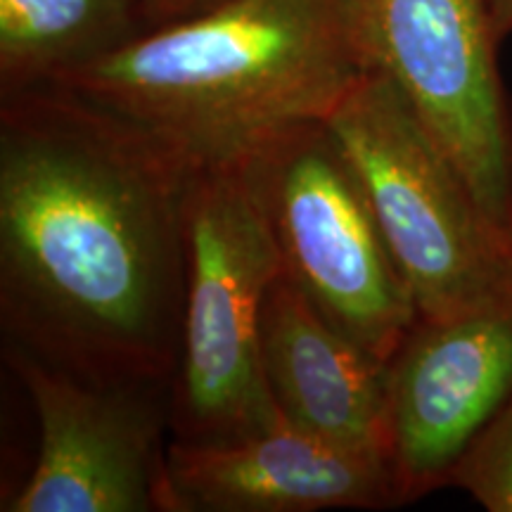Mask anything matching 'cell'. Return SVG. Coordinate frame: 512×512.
<instances>
[{"label":"cell","instance_id":"cell-7","mask_svg":"<svg viewBox=\"0 0 512 512\" xmlns=\"http://www.w3.org/2000/svg\"><path fill=\"white\" fill-rule=\"evenodd\" d=\"M38 418V458L5 512H166L171 384L88 380L3 347Z\"/></svg>","mask_w":512,"mask_h":512},{"label":"cell","instance_id":"cell-1","mask_svg":"<svg viewBox=\"0 0 512 512\" xmlns=\"http://www.w3.org/2000/svg\"><path fill=\"white\" fill-rule=\"evenodd\" d=\"M192 164L72 88L0 98L3 347L98 382H174Z\"/></svg>","mask_w":512,"mask_h":512},{"label":"cell","instance_id":"cell-10","mask_svg":"<svg viewBox=\"0 0 512 512\" xmlns=\"http://www.w3.org/2000/svg\"><path fill=\"white\" fill-rule=\"evenodd\" d=\"M261 366L287 425L387 460V363L332 328L283 273L261 309Z\"/></svg>","mask_w":512,"mask_h":512},{"label":"cell","instance_id":"cell-4","mask_svg":"<svg viewBox=\"0 0 512 512\" xmlns=\"http://www.w3.org/2000/svg\"><path fill=\"white\" fill-rule=\"evenodd\" d=\"M328 124L420 318H453L512 294V233L486 214L387 76L368 69Z\"/></svg>","mask_w":512,"mask_h":512},{"label":"cell","instance_id":"cell-12","mask_svg":"<svg viewBox=\"0 0 512 512\" xmlns=\"http://www.w3.org/2000/svg\"><path fill=\"white\" fill-rule=\"evenodd\" d=\"M448 486L463 489L489 512H512V396L467 446Z\"/></svg>","mask_w":512,"mask_h":512},{"label":"cell","instance_id":"cell-5","mask_svg":"<svg viewBox=\"0 0 512 512\" xmlns=\"http://www.w3.org/2000/svg\"><path fill=\"white\" fill-rule=\"evenodd\" d=\"M242 164L285 278L332 328L389 363L418 309L328 119L268 133Z\"/></svg>","mask_w":512,"mask_h":512},{"label":"cell","instance_id":"cell-2","mask_svg":"<svg viewBox=\"0 0 512 512\" xmlns=\"http://www.w3.org/2000/svg\"><path fill=\"white\" fill-rule=\"evenodd\" d=\"M366 72L344 0H221L53 83L197 166L247 155L278 128L328 119Z\"/></svg>","mask_w":512,"mask_h":512},{"label":"cell","instance_id":"cell-13","mask_svg":"<svg viewBox=\"0 0 512 512\" xmlns=\"http://www.w3.org/2000/svg\"><path fill=\"white\" fill-rule=\"evenodd\" d=\"M219 3L221 0H140L147 24L152 29L200 15V12L214 8Z\"/></svg>","mask_w":512,"mask_h":512},{"label":"cell","instance_id":"cell-9","mask_svg":"<svg viewBox=\"0 0 512 512\" xmlns=\"http://www.w3.org/2000/svg\"><path fill=\"white\" fill-rule=\"evenodd\" d=\"M392 467L280 422L228 444H178L166 456V512H318L396 508Z\"/></svg>","mask_w":512,"mask_h":512},{"label":"cell","instance_id":"cell-11","mask_svg":"<svg viewBox=\"0 0 512 512\" xmlns=\"http://www.w3.org/2000/svg\"><path fill=\"white\" fill-rule=\"evenodd\" d=\"M150 29L140 0H0V98L88 67Z\"/></svg>","mask_w":512,"mask_h":512},{"label":"cell","instance_id":"cell-6","mask_svg":"<svg viewBox=\"0 0 512 512\" xmlns=\"http://www.w3.org/2000/svg\"><path fill=\"white\" fill-rule=\"evenodd\" d=\"M368 69L399 88L486 214L512 233V102L486 0H344Z\"/></svg>","mask_w":512,"mask_h":512},{"label":"cell","instance_id":"cell-14","mask_svg":"<svg viewBox=\"0 0 512 512\" xmlns=\"http://www.w3.org/2000/svg\"><path fill=\"white\" fill-rule=\"evenodd\" d=\"M486 8L498 41L503 43L512 34V0H486Z\"/></svg>","mask_w":512,"mask_h":512},{"label":"cell","instance_id":"cell-8","mask_svg":"<svg viewBox=\"0 0 512 512\" xmlns=\"http://www.w3.org/2000/svg\"><path fill=\"white\" fill-rule=\"evenodd\" d=\"M512 396V294L453 318L415 320L387 363V463L399 505L448 486Z\"/></svg>","mask_w":512,"mask_h":512},{"label":"cell","instance_id":"cell-3","mask_svg":"<svg viewBox=\"0 0 512 512\" xmlns=\"http://www.w3.org/2000/svg\"><path fill=\"white\" fill-rule=\"evenodd\" d=\"M185 219L171 441L228 444L285 422L261 366V309L283 264L242 157L192 166Z\"/></svg>","mask_w":512,"mask_h":512}]
</instances>
